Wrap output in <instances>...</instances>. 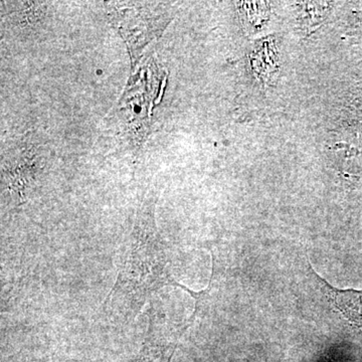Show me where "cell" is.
<instances>
[{"mask_svg":"<svg viewBox=\"0 0 362 362\" xmlns=\"http://www.w3.org/2000/svg\"><path fill=\"white\" fill-rule=\"evenodd\" d=\"M177 335H168L159 323L158 316L150 319L141 349L131 362H170L177 346Z\"/></svg>","mask_w":362,"mask_h":362,"instance_id":"cell-5","label":"cell"},{"mask_svg":"<svg viewBox=\"0 0 362 362\" xmlns=\"http://www.w3.org/2000/svg\"><path fill=\"white\" fill-rule=\"evenodd\" d=\"M6 16L11 23L23 32H33L39 28L45 20L47 6L45 2L40 1H14L6 2Z\"/></svg>","mask_w":362,"mask_h":362,"instance_id":"cell-6","label":"cell"},{"mask_svg":"<svg viewBox=\"0 0 362 362\" xmlns=\"http://www.w3.org/2000/svg\"><path fill=\"white\" fill-rule=\"evenodd\" d=\"M156 194H149L138 206L115 284L104 302V311L118 322H130L165 286L192 291L169 271L165 244L156 223Z\"/></svg>","mask_w":362,"mask_h":362,"instance_id":"cell-1","label":"cell"},{"mask_svg":"<svg viewBox=\"0 0 362 362\" xmlns=\"http://www.w3.org/2000/svg\"><path fill=\"white\" fill-rule=\"evenodd\" d=\"M106 4L107 14L127 44L133 69L142 49L163 33L173 16L158 4Z\"/></svg>","mask_w":362,"mask_h":362,"instance_id":"cell-2","label":"cell"},{"mask_svg":"<svg viewBox=\"0 0 362 362\" xmlns=\"http://www.w3.org/2000/svg\"><path fill=\"white\" fill-rule=\"evenodd\" d=\"M226 362H291L289 361H272L269 359L265 358L263 356L256 354H247L246 356H240L237 357H233V358L228 359Z\"/></svg>","mask_w":362,"mask_h":362,"instance_id":"cell-7","label":"cell"},{"mask_svg":"<svg viewBox=\"0 0 362 362\" xmlns=\"http://www.w3.org/2000/svg\"><path fill=\"white\" fill-rule=\"evenodd\" d=\"M45 160L40 147L23 142L2 159V192L11 202L21 204L37 187L44 173Z\"/></svg>","mask_w":362,"mask_h":362,"instance_id":"cell-3","label":"cell"},{"mask_svg":"<svg viewBox=\"0 0 362 362\" xmlns=\"http://www.w3.org/2000/svg\"><path fill=\"white\" fill-rule=\"evenodd\" d=\"M312 275L315 278L328 303L333 307L356 329L362 337V291L354 289H337L319 276L311 266Z\"/></svg>","mask_w":362,"mask_h":362,"instance_id":"cell-4","label":"cell"}]
</instances>
